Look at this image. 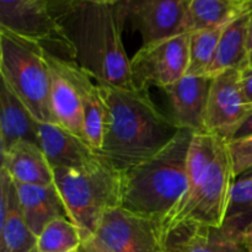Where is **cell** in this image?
<instances>
[{"label":"cell","mask_w":252,"mask_h":252,"mask_svg":"<svg viewBox=\"0 0 252 252\" xmlns=\"http://www.w3.org/2000/svg\"><path fill=\"white\" fill-rule=\"evenodd\" d=\"M106 108L100 155L123 172L166 147L180 132L153 102L148 89L116 88L96 81Z\"/></svg>","instance_id":"obj_1"},{"label":"cell","mask_w":252,"mask_h":252,"mask_svg":"<svg viewBox=\"0 0 252 252\" xmlns=\"http://www.w3.org/2000/svg\"><path fill=\"white\" fill-rule=\"evenodd\" d=\"M126 20L122 0L113 5L81 0L61 25L73 44L75 62L96 81L135 90L122 39Z\"/></svg>","instance_id":"obj_2"},{"label":"cell","mask_w":252,"mask_h":252,"mask_svg":"<svg viewBox=\"0 0 252 252\" xmlns=\"http://www.w3.org/2000/svg\"><path fill=\"white\" fill-rule=\"evenodd\" d=\"M193 132L181 129L159 153L122 172V206L164 221L187 191V158Z\"/></svg>","instance_id":"obj_3"},{"label":"cell","mask_w":252,"mask_h":252,"mask_svg":"<svg viewBox=\"0 0 252 252\" xmlns=\"http://www.w3.org/2000/svg\"><path fill=\"white\" fill-rule=\"evenodd\" d=\"M1 81L39 123L58 125L52 110L47 49L32 38L0 27Z\"/></svg>","instance_id":"obj_4"},{"label":"cell","mask_w":252,"mask_h":252,"mask_svg":"<svg viewBox=\"0 0 252 252\" xmlns=\"http://www.w3.org/2000/svg\"><path fill=\"white\" fill-rule=\"evenodd\" d=\"M53 172L69 219L79 229L83 241L95 235L106 212L122 206V172L107 160L89 171L54 167Z\"/></svg>","instance_id":"obj_5"},{"label":"cell","mask_w":252,"mask_h":252,"mask_svg":"<svg viewBox=\"0 0 252 252\" xmlns=\"http://www.w3.org/2000/svg\"><path fill=\"white\" fill-rule=\"evenodd\" d=\"M235 177L231 170L226 143L220 138L216 157L199 184L177 203L162 221L165 239L170 230L182 223L223 225Z\"/></svg>","instance_id":"obj_6"},{"label":"cell","mask_w":252,"mask_h":252,"mask_svg":"<svg viewBox=\"0 0 252 252\" xmlns=\"http://www.w3.org/2000/svg\"><path fill=\"white\" fill-rule=\"evenodd\" d=\"M0 27L43 44L49 53L75 62V51L47 0H0Z\"/></svg>","instance_id":"obj_7"},{"label":"cell","mask_w":252,"mask_h":252,"mask_svg":"<svg viewBox=\"0 0 252 252\" xmlns=\"http://www.w3.org/2000/svg\"><path fill=\"white\" fill-rule=\"evenodd\" d=\"M189 32L143 44L130 59L133 81L138 89H166L187 74Z\"/></svg>","instance_id":"obj_8"},{"label":"cell","mask_w":252,"mask_h":252,"mask_svg":"<svg viewBox=\"0 0 252 252\" xmlns=\"http://www.w3.org/2000/svg\"><path fill=\"white\" fill-rule=\"evenodd\" d=\"M95 236L110 252H165L162 221L123 207L103 214Z\"/></svg>","instance_id":"obj_9"},{"label":"cell","mask_w":252,"mask_h":252,"mask_svg":"<svg viewBox=\"0 0 252 252\" xmlns=\"http://www.w3.org/2000/svg\"><path fill=\"white\" fill-rule=\"evenodd\" d=\"M252 106L245 101L240 85V70L228 69L213 76L209 91L204 130L226 140Z\"/></svg>","instance_id":"obj_10"},{"label":"cell","mask_w":252,"mask_h":252,"mask_svg":"<svg viewBox=\"0 0 252 252\" xmlns=\"http://www.w3.org/2000/svg\"><path fill=\"white\" fill-rule=\"evenodd\" d=\"M191 0H122L127 19L140 33L143 44L186 32Z\"/></svg>","instance_id":"obj_11"},{"label":"cell","mask_w":252,"mask_h":252,"mask_svg":"<svg viewBox=\"0 0 252 252\" xmlns=\"http://www.w3.org/2000/svg\"><path fill=\"white\" fill-rule=\"evenodd\" d=\"M38 145L53 169L89 171L106 161L88 143L53 123H39Z\"/></svg>","instance_id":"obj_12"},{"label":"cell","mask_w":252,"mask_h":252,"mask_svg":"<svg viewBox=\"0 0 252 252\" xmlns=\"http://www.w3.org/2000/svg\"><path fill=\"white\" fill-rule=\"evenodd\" d=\"M47 58L75 88L83 105L86 140L93 149L100 152L103 140L106 108L97 83L76 62L59 58L48 51Z\"/></svg>","instance_id":"obj_13"},{"label":"cell","mask_w":252,"mask_h":252,"mask_svg":"<svg viewBox=\"0 0 252 252\" xmlns=\"http://www.w3.org/2000/svg\"><path fill=\"white\" fill-rule=\"evenodd\" d=\"M165 252H248L243 234L221 226L182 223L170 230L165 239Z\"/></svg>","instance_id":"obj_14"},{"label":"cell","mask_w":252,"mask_h":252,"mask_svg":"<svg viewBox=\"0 0 252 252\" xmlns=\"http://www.w3.org/2000/svg\"><path fill=\"white\" fill-rule=\"evenodd\" d=\"M212 81L213 76L211 75L186 74L164 89L171 101L172 120L180 129L193 133L204 130V116Z\"/></svg>","instance_id":"obj_15"},{"label":"cell","mask_w":252,"mask_h":252,"mask_svg":"<svg viewBox=\"0 0 252 252\" xmlns=\"http://www.w3.org/2000/svg\"><path fill=\"white\" fill-rule=\"evenodd\" d=\"M37 236L27 225L20 207L14 180L0 170V252H30Z\"/></svg>","instance_id":"obj_16"},{"label":"cell","mask_w":252,"mask_h":252,"mask_svg":"<svg viewBox=\"0 0 252 252\" xmlns=\"http://www.w3.org/2000/svg\"><path fill=\"white\" fill-rule=\"evenodd\" d=\"M15 187L25 220L36 236L51 221L59 218H69L56 184L38 186L15 182Z\"/></svg>","instance_id":"obj_17"},{"label":"cell","mask_w":252,"mask_h":252,"mask_svg":"<svg viewBox=\"0 0 252 252\" xmlns=\"http://www.w3.org/2000/svg\"><path fill=\"white\" fill-rule=\"evenodd\" d=\"M1 167L15 182L25 185L54 184L53 167L38 144L19 142L1 153Z\"/></svg>","instance_id":"obj_18"},{"label":"cell","mask_w":252,"mask_h":252,"mask_svg":"<svg viewBox=\"0 0 252 252\" xmlns=\"http://www.w3.org/2000/svg\"><path fill=\"white\" fill-rule=\"evenodd\" d=\"M0 150L6 152L19 142L38 144L39 122L1 81L0 88Z\"/></svg>","instance_id":"obj_19"},{"label":"cell","mask_w":252,"mask_h":252,"mask_svg":"<svg viewBox=\"0 0 252 252\" xmlns=\"http://www.w3.org/2000/svg\"><path fill=\"white\" fill-rule=\"evenodd\" d=\"M51 70V102L56 120L61 127L88 143L85 135L84 111L80 97L73 84L48 61ZM89 144V143H88Z\"/></svg>","instance_id":"obj_20"},{"label":"cell","mask_w":252,"mask_h":252,"mask_svg":"<svg viewBox=\"0 0 252 252\" xmlns=\"http://www.w3.org/2000/svg\"><path fill=\"white\" fill-rule=\"evenodd\" d=\"M250 14L243 15L225 26L207 75L214 76L228 69L241 70L248 66L246 34Z\"/></svg>","instance_id":"obj_21"},{"label":"cell","mask_w":252,"mask_h":252,"mask_svg":"<svg viewBox=\"0 0 252 252\" xmlns=\"http://www.w3.org/2000/svg\"><path fill=\"white\" fill-rule=\"evenodd\" d=\"M245 6L234 0H191L186 19V32L224 27L245 14Z\"/></svg>","instance_id":"obj_22"},{"label":"cell","mask_w":252,"mask_h":252,"mask_svg":"<svg viewBox=\"0 0 252 252\" xmlns=\"http://www.w3.org/2000/svg\"><path fill=\"white\" fill-rule=\"evenodd\" d=\"M81 235L69 218L51 221L37 236V248L41 252H70L81 248Z\"/></svg>","instance_id":"obj_23"},{"label":"cell","mask_w":252,"mask_h":252,"mask_svg":"<svg viewBox=\"0 0 252 252\" xmlns=\"http://www.w3.org/2000/svg\"><path fill=\"white\" fill-rule=\"evenodd\" d=\"M252 220V176L240 177L234 181L229 196L225 225L244 234Z\"/></svg>","instance_id":"obj_24"},{"label":"cell","mask_w":252,"mask_h":252,"mask_svg":"<svg viewBox=\"0 0 252 252\" xmlns=\"http://www.w3.org/2000/svg\"><path fill=\"white\" fill-rule=\"evenodd\" d=\"M224 29L225 26L192 32L189 37V61L187 74L207 75Z\"/></svg>","instance_id":"obj_25"},{"label":"cell","mask_w":252,"mask_h":252,"mask_svg":"<svg viewBox=\"0 0 252 252\" xmlns=\"http://www.w3.org/2000/svg\"><path fill=\"white\" fill-rule=\"evenodd\" d=\"M225 143L230 158L231 170L236 180L252 169V135Z\"/></svg>","instance_id":"obj_26"},{"label":"cell","mask_w":252,"mask_h":252,"mask_svg":"<svg viewBox=\"0 0 252 252\" xmlns=\"http://www.w3.org/2000/svg\"><path fill=\"white\" fill-rule=\"evenodd\" d=\"M54 19L61 24V20L81 0H47Z\"/></svg>","instance_id":"obj_27"},{"label":"cell","mask_w":252,"mask_h":252,"mask_svg":"<svg viewBox=\"0 0 252 252\" xmlns=\"http://www.w3.org/2000/svg\"><path fill=\"white\" fill-rule=\"evenodd\" d=\"M252 135V110L249 112V115L236 126L235 129L231 132L228 139L225 142H231V140H238L241 138Z\"/></svg>","instance_id":"obj_28"},{"label":"cell","mask_w":252,"mask_h":252,"mask_svg":"<svg viewBox=\"0 0 252 252\" xmlns=\"http://www.w3.org/2000/svg\"><path fill=\"white\" fill-rule=\"evenodd\" d=\"M240 85L245 101L252 106V66H245L240 70Z\"/></svg>","instance_id":"obj_29"},{"label":"cell","mask_w":252,"mask_h":252,"mask_svg":"<svg viewBox=\"0 0 252 252\" xmlns=\"http://www.w3.org/2000/svg\"><path fill=\"white\" fill-rule=\"evenodd\" d=\"M80 249L83 252H110L98 241V239L95 235L84 240L81 243Z\"/></svg>","instance_id":"obj_30"},{"label":"cell","mask_w":252,"mask_h":252,"mask_svg":"<svg viewBox=\"0 0 252 252\" xmlns=\"http://www.w3.org/2000/svg\"><path fill=\"white\" fill-rule=\"evenodd\" d=\"M246 51H248V66H252V12L250 14L248 34H246Z\"/></svg>","instance_id":"obj_31"},{"label":"cell","mask_w":252,"mask_h":252,"mask_svg":"<svg viewBox=\"0 0 252 252\" xmlns=\"http://www.w3.org/2000/svg\"><path fill=\"white\" fill-rule=\"evenodd\" d=\"M243 244L248 252H252V220L243 234Z\"/></svg>","instance_id":"obj_32"},{"label":"cell","mask_w":252,"mask_h":252,"mask_svg":"<svg viewBox=\"0 0 252 252\" xmlns=\"http://www.w3.org/2000/svg\"><path fill=\"white\" fill-rule=\"evenodd\" d=\"M234 1L239 2L243 6H245L249 11H252V0H234Z\"/></svg>","instance_id":"obj_33"},{"label":"cell","mask_w":252,"mask_h":252,"mask_svg":"<svg viewBox=\"0 0 252 252\" xmlns=\"http://www.w3.org/2000/svg\"><path fill=\"white\" fill-rule=\"evenodd\" d=\"M88 1H94V2H98V4H118L121 0H88Z\"/></svg>","instance_id":"obj_34"},{"label":"cell","mask_w":252,"mask_h":252,"mask_svg":"<svg viewBox=\"0 0 252 252\" xmlns=\"http://www.w3.org/2000/svg\"><path fill=\"white\" fill-rule=\"evenodd\" d=\"M250 176H252V169L249 170V171H246L241 177H250ZM239 179H240V177H239Z\"/></svg>","instance_id":"obj_35"},{"label":"cell","mask_w":252,"mask_h":252,"mask_svg":"<svg viewBox=\"0 0 252 252\" xmlns=\"http://www.w3.org/2000/svg\"><path fill=\"white\" fill-rule=\"evenodd\" d=\"M30 252H41V251H39V250H38V248H37V246H36V248L32 249V250L30 251Z\"/></svg>","instance_id":"obj_36"},{"label":"cell","mask_w":252,"mask_h":252,"mask_svg":"<svg viewBox=\"0 0 252 252\" xmlns=\"http://www.w3.org/2000/svg\"><path fill=\"white\" fill-rule=\"evenodd\" d=\"M70 252H83V251H81V249H78V250H74V251H70Z\"/></svg>","instance_id":"obj_37"}]
</instances>
